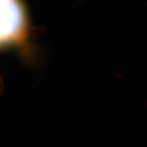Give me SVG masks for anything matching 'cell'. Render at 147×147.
<instances>
[{"label":"cell","instance_id":"obj_1","mask_svg":"<svg viewBox=\"0 0 147 147\" xmlns=\"http://www.w3.org/2000/svg\"><path fill=\"white\" fill-rule=\"evenodd\" d=\"M27 15L22 0H0V45L24 38Z\"/></svg>","mask_w":147,"mask_h":147}]
</instances>
